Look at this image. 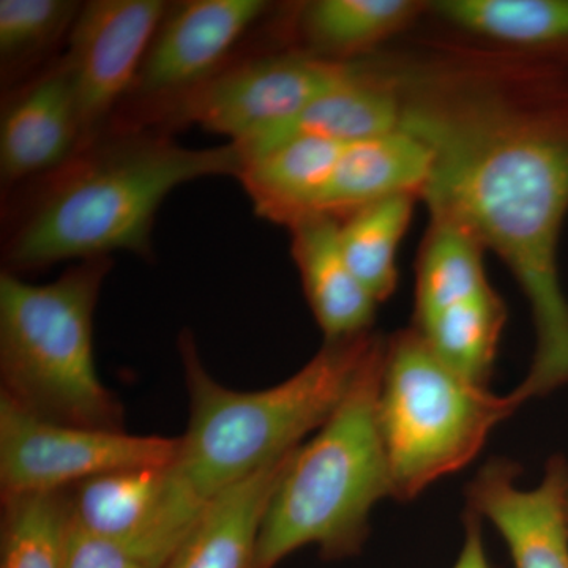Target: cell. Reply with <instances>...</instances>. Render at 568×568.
<instances>
[{
    "label": "cell",
    "instance_id": "cell-1",
    "mask_svg": "<svg viewBox=\"0 0 568 568\" xmlns=\"http://www.w3.org/2000/svg\"><path fill=\"white\" fill-rule=\"evenodd\" d=\"M402 126L432 149V220L493 250L525 293L536 354L519 403L568 386V301L558 250L568 215V69L530 71L517 100L467 89L403 100Z\"/></svg>",
    "mask_w": 568,
    "mask_h": 568
},
{
    "label": "cell",
    "instance_id": "cell-2",
    "mask_svg": "<svg viewBox=\"0 0 568 568\" xmlns=\"http://www.w3.org/2000/svg\"><path fill=\"white\" fill-rule=\"evenodd\" d=\"M233 142L192 149L162 136L130 134L71 164L29 213L7 246L14 268L89 261L114 252L145 256L156 213L183 183L237 175Z\"/></svg>",
    "mask_w": 568,
    "mask_h": 568
},
{
    "label": "cell",
    "instance_id": "cell-3",
    "mask_svg": "<svg viewBox=\"0 0 568 568\" xmlns=\"http://www.w3.org/2000/svg\"><path fill=\"white\" fill-rule=\"evenodd\" d=\"M379 336L325 342L295 375L256 392L231 390L205 369L193 335L179 339L190 422L174 467L201 499L293 454L345 402Z\"/></svg>",
    "mask_w": 568,
    "mask_h": 568
},
{
    "label": "cell",
    "instance_id": "cell-4",
    "mask_svg": "<svg viewBox=\"0 0 568 568\" xmlns=\"http://www.w3.org/2000/svg\"><path fill=\"white\" fill-rule=\"evenodd\" d=\"M384 349L381 338L345 402L295 450L265 510L256 568H275L308 545L325 559L349 558L364 547L373 508L392 497L377 422Z\"/></svg>",
    "mask_w": 568,
    "mask_h": 568
},
{
    "label": "cell",
    "instance_id": "cell-5",
    "mask_svg": "<svg viewBox=\"0 0 568 568\" xmlns=\"http://www.w3.org/2000/svg\"><path fill=\"white\" fill-rule=\"evenodd\" d=\"M110 257L81 261L54 282L0 275L2 394L58 424L122 429V406L93 357V315Z\"/></svg>",
    "mask_w": 568,
    "mask_h": 568
},
{
    "label": "cell",
    "instance_id": "cell-6",
    "mask_svg": "<svg viewBox=\"0 0 568 568\" xmlns=\"http://www.w3.org/2000/svg\"><path fill=\"white\" fill-rule=\"evenodd\" d=\"M521 403L499 396L444 364L416 328L386 342L377 422L386 448L392 497L416 499L469 465L497 425Z\"/></svg>",
    "mask_w": 568,
    "mask_h": 568
},
{
    "label": "cell",
    "instance_id": "cell-7",
    "mask_svg": "<svg viewBox=\"0 0 568 568\" xmlns=\"http://www.w3.org/2000/svg\"><path fill=\"white\" fill-rule=\"evenodd\" d=\"M179 446L181 437L132 436L44 420L0 394L2 496L67 491L115 470L168 466L178 458Z\"/></svg>",
    "mask_w": 568,
    "mask_h": 568
},
{
    "label": "cell",
    "instance_id": "cell-8",
    "mask_svg": "<svg viewBox=\"0 0 568 568\" xmlns=\"http://www.w3.org/2000/svg\"><path fill=\"white\" fill-rule=\"evenodd\" d=\"M361 69L324 55H265L219 71L179 100L182 121L231 138L239 149L267 140Z\"/></svg>",
    "mask_w": 568,
    "mask_h": 568
},
{
    "label": "cell",
    "instance_id": "cell-9",
    "mask_svg": "<svg viewBox=\"0 0 568 568\" xmlns=\"http://www.w3.org/2000/svg\"><path fill=\"white\" fill-rule=\"evenodd\" d=\"M69 496L71 523L125 549L153 568H166L209 500L168 466L115 470L81 481Z\"/></svg>",
    "mask_w": 568,
    "mask_h": 568
},
{
    "label": "cell",
    "instance_id": "cell-10",
    "mask_svg": "<svg viewBox=\"0 0 568 568\" xmlns=\"http://www.w3.org/2000/svg\"><path fill=\"white\" fill-rule=\"evenodd\" d=\"M168 10L162 0L82 3L62 62L73 84L84 136L134 89Z\"/></svg>",
    "mask_w": 568,
    "mask_h": 568
},
{
    "label": "cell",
    "instance_id": "cell-11",
    "mask_svg": "<svg viewBox=\"0 0 568 568\" xmlns=\"http://www.w3.org/2000/svg\"><path fill=\"white\" fill-rule=\"evenodd\" d=\"M519 474L510 459H489L467 487V510L495 526L515 568H568L566 458L549 459L537 487H519Z\"/></svg>",
    "mask_w": 568,
    "mask_h": 568
},
{
    "label": "cell",
    "instance_id": "cell-12",
    "mask_svg": "<svg viewBox=\"0 0 568 568\" xmlns=\"http://www.w3.org/2000/svg\"><path fill=\"white\" fill-rule=\"evenodd\" d=\"M265 10L263 0H190L170 7L134 89L149 95H171L211 80Z\"/></svg>",
    "mask_w": 568,
    "mask_h": 568
},
{
    "label": "cell",
    "instance_id": "cell-13",
    "mask_svg": "<svg viewBox=\"0 0 568 568\" xmlns=\"http://www.w3.org/2000/svg\"><path fill=\"white\" fill-rule=\"evenodd\" d=\"M73 84L63 62L26 89L0 122V174L6 183L62 166L81 145Z\"/></svg>",
    "mask_w": 568,
    "mask_h": 568
},
{
    "label": "cell",
    "instance_id": "cell-14",
    "mask_svg": "<svg viewBox=\"0 0 568 568\" xmlns=\"http://www.w3.org/2000/svg\"><path fill=\"white\" fill-rule=\"evenodd\" d=\"M290 227L295 265L325 342L369 334L377 302L345 260L335 216L315 213Z\"/></svg>",
    "mask_w": 568,
    "mask_h": 568
},
{
    "label": "cell",
    "instance_id": "cell-15",
    "mask_svg": "<svg viewBox=\"0 0 568 568\" xmlns=\"http://www.w3.org/2000/svg\"><path fill=\"white\" fill-rule=\"evenodd\" d=\"M433 170V152L406 129L345 144L317 212L335 216L388 197L420 196Z\"/></svg>",
    "mask_w": 568,
    "mask_h": 568
},
{
    "label": "cell",
    "instance_id": "cell-16",
    "mask_svg": "<svg viewBox=\"0 0 568 568\" xmlns=\"http://www.w3.org/2000/svg\"><path fill=\"white\" fill-rule=\"evenodd\" d=\"M345 144L297 134L271 148L242 155L237 178L254 209L271 222L293 226L315 215Z\"/></svg>",
    "mask_w": 568,
    "mask_h": 568
},
{
    "label": "cell",
    "instance_id": "cell-17",
    "mask_svg": "<svg viewBox=\"0 0 568 568\" xmlns=\"http://www.w3.org/2000/svg\"><path fill=\"white\" fill-rule=\"evenodd\" d=\"M294 454L211 497L166 568H256L265 510Z\"/></svg>",
    "mask_w": 568,
    "mask_h": 568
},
{
    "label": "cell",
    "instance_id": "cell-18",
    "mask_svg": "<svg viewBox=\"0 0 568 568\" xmlns=\"http://www.w3.org/2000/svg\"><path fill=\"white\" fill-rule=\"evenodd\" d=\"M433 10L463 31L568 67V0H443Z\"/></svg>",
    "mask_w": 568,
    "mask_h": 568
},
{
    "label": "cell",
    "instance_id": "cell-19",
    "mask_svg": "<svg viewBox=\"0 0 568 568\" xmlns=\"http://www.w3.org/2000/svg\"><path fill=\"white\" fill-rule=\"evenodd\" d=\"M402 119V97L386 82L369 80L361 71L353 80L317 99L278 133L250 148H235L242 155H248L297 134H312L349 144L399 129Z\"/></svg>",
    "mask_w": 568,
    "mask_h": 568
},
{
    "label": "cell",
    "instance_id": "cell-20",
    "mask_svg": "<svg viewBox=\"0 0 568 568\" xmlns=\"http://www.w3.org/2000/svg\"><path fill=\"white\" fill-rule=\"evenodd\" d=\"M484 252L480 242L463 227L432 220L418 256L416 324L493 291L485 274Z\"/></svg>",
    "mask_w": 568,
    "mask_h": 568
},
{
    "label": "cell",
    "instance_id": "cell-21",
    "mask_svg": "<svg viewBox=\"0 0 568 568\" xmlns=\"http://www.w3.org/2000/svg\"><path fill=\"white\" fill-rule=\"evenodd\" d=\"M506 324V306L495 290L443 310L414 325L433 353L477 386L488 387Z\"/></svg>",
    "mask_w": 568,
    "mask_h": 568
},
{
    "label": "cell",
    "instance_id": "cell-22",
    "mask_svg": "<svg viewBox=\"0 0 568 568\" xmlns=\"http://www.w3.org/2000/svg\"><path fill=\"white\" fill-rule=\"evenodd\" d=\"M413 194L388 197L351 212L339 223V244L351 271L377 304L394 294L396 254L414 213Z\"/></svg>",
    "mask_w": 568,
    "mask_h": 568
},
{
    "label": "cell",
    "instance_id": "cell-23",
    "mask_svg": "<svg viewBox=\"0 0 568 568\" xmlns=\"http://www.w3.org/2000/svg\"><path fill=\"white\" fill-rule=\"evenodd\" d=\"M424 3L410 0H317L302 14V29L316 51L349 55L406 28Z\"/></svg>",
    "mask_w": 568,
    "mask_h": 568
},
{
    "label": "cell",
    "instance_id": "cell-24",
    "mask_svg": "<svg viewBox=\"0 0 568 568\" xmlns=\"http://www.w3.org/2000/svg\"><path fill=\"white\" fill-rule=\"evenodd\" d=\"M0 568H65L67 491L2 496Z\"/></svg>",
    "mask_w": 568,
    "mask_h": 568
},
{
    "label": "cell",
    "instance_id": "cell-25",
    "mask_svg": "<svg viewBox=\"0 0 568 568\" xmlns=\"http://www.w3.org/2000/svg\"><path fill=\"white\" fill-rule=\"evenodd\" d=\"M81 3L69 0H0V55L3 62L44 50L71 28Z\"/></svg>",
    "mask_w": 568,
    "mask_h": 568
},
{
    "label": "cell",
    "instance_id": "cell-26",
    "mask_svg": "<svg viewBox=\"0 0 568 568\" xmlns=\"http://www.w3.org/2000/svg\"><path fill=\"white\" fill-rule=\"evenodd\" d=\"M65 568H153L119 548L74 526L70 518Z\"/></svg>",
    "mask_w": 568,
    "mask_h": 568
},
{
    "label": "cell",
    "instance_id": "cell-27",
    "mask_svg": "<svg viewBox=\"0 0 568 568\" xmlns=\"http://www.w3.org/2000/svg\"><path fill=\"white\" fill-rule=\"evenodd\" d=\"M481 519L473 511L466 510L465 544L457 562L452 568H491L489 567L487 552H485L484 537H481Z\"/></svg>",
    "mask_w": 568,
    "mask_h": 568
}]
</instances>
